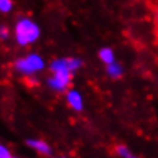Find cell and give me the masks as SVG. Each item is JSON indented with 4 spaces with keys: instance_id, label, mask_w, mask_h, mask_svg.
<instances>
[{
    "instance_id": "cell-3",
    "label": "cell",
    "mask_w": 158,
    "mask_h": 158,
    "mask_svg": "<svg viewBox=\"0 0 158 158\" xmlns=\"http://www.w3.org/2000/svg\"><path fill=\"white\" fill-rule=\"evenodd\" d=\"M73 73L64 71V73H55L47 78V86L56 93H66L71 83Z\"/></svg>"
},
{
    "instance_id": "cell-1",
    "label": "cell",
    "mask_w": 158,
    "mask_h": 158,
    "mask_svg": "<svg viewBox=\"0 0 158 158\" xmlns=\"http://www.w3.org/2000/svg\"><path fill=\"white\" fill-rule=\"evenodd\" d=\"M42 36L40 26L28 16L19 18L14 27V38L18 46L28 47L36 43Z\"/></svg>"
},
{
    "instance_id": "cell-7",
    "label": "cell",
    "mask_w": 158,
    "mask_h": 158,
    "mask_svg": "<svg viewBox=\"0 0 158 158\" xmlns=\"http://www.w3.org/2000/svg\"><path fill=\"white\" fill-rule=\"evenodd\" d=\"M123 73H125L123 66H122L121 63H118L117 60L106 66V74H107V77H110L111 79H119V78H122Z\"/></svg>"
},
{
    "instance_id": "cell-5",
    "label": "cell",
    "mask_w": 158,
    "mask_h": 158,
    "mask_svg": "<svg viewBox=\"0 0 158 158\" xmlns=\"http://www.w3.org/2000/svg\"><path fill=\"white\" fill-rule=\"evenodd\" d=\"M26 143L28 148L35 150V152L39 153V154H42V156L48 157V156H51V153H52L51 146L43 139H34V138H30V139L26 141Z\"/></svg>"
},
{
    "instance_id": "cell-12",
    "label": "cell",
    "mask_w": 158,
    "mask_h": 158,
    "mask_svg": "<svg viewBox=\"0 0 158 158\" xmlns=\"http://www.w3.org/2000/svg\"><path fill=\"white\" fill-rule=\"evenodd\" d=\"M12 154H11L10 149H7L4 145L0 143V158H11Z\"/></svg>"
},
{
    "instance_id": "cell-4",
    "label": "cell",
    "mask_w": 158,
    "mask_h": 158,
    "mask_svg": "<svg viewBox=\"0 0 158 158\" xmlns=\"http://www.w3.org/2000/svg\"><path fill=\"white\" fill-rule=\"evenodd\" d=\"M66 102L74 111H78V113L82 111L85 107L83 97H82V94L75 89H69L66 91Z\"/></svg>"
},
{
    "instance_id": "cell-15",
    "label": "cell",
    "mask_w": 158,
    "mask_h": 158,
    "mask_svg": "<svg viewBox=\"0 0 158 158\" xmlns=\"http://www.w3.org/2000/svg\"><path fill=\"white\" fill-rule=\"evenodd\" d=\"M11 158H19V157H11Z\"/></svg>"
},
{
    "instance_id": "cell-6",
    "label": "cell",
    "mask_w": 158,
    "mask_h": 158,
    "mask_svg": "<svg viewBox=\"0 0 158 158\" xmlns=\"http://www.w3.org/2000/svg\"><path fill=\"white\" fill-rule=\"evenodd\" d=\"M48 69H50V71L52 74H55V73H64V71L71 73L70 66H69V58H56V59H54V60L50 63Z\"/></svg>"
},
{
    "instance_id": "cell-13",
    "label": "cell",
    "mask_w": 158,
    "mask_h": 158,
    "mask_svg": "<svg viewBox=\"0 0 158 158\" xmlns=\"http://www.w3.org/2000/svg\"><path fill=\"white\" fill-rule=\"evenodd\" d=\"M55 158H66V157H55Z\"/></svg>"
},
{
    "instance_id": "cell-11",
    "label": "cell",
    "mask_w": 158,
    "mask_h": 158,
    "mask_svg": "<svg viewBox=\"0 0 158 158\" xmlns=\"http://www.w3.org/2000/svg\"><path fill=\"white\" fill-rule=\"evenodd\" d=\"M10 28L6 24H0V40H7L10 38Z\"/></svg>"
},
{
    "instance_id": "cell-14",
    "label": "cell",
    "mask_w": 158,
    "mask_h": 158,
    "mask_svg": "<svg viewBox=\"0 0 158 158\" xmlns=\"http://www.w3.org/2000/svg\"><path fill=\"white\" fill-rule=\"evenodd\" d=\"M157 20H158V12H157Z\"/></svg>"
},
{
    "instance_id": "cell-2",
    "label": "cell",
    "mask_w": 158,
    "mask_h": 158,
    "mask_svg": "<svg viewBox=\"0 0 158 158\" xmlns=\"http://www.w3.org/2000/svg\"><path fill=\"white\" fill-rule=\"evenodd\" d=\"M14 69L16 73L24 77H34L35 74L42 73L46 69V60L42 55L36 52H30L22 58H18L14 63Z\"/></svg>"
},
{
    "instance_id": "cell-10",
    "label": "cell",
    "mask_w": 158,
    "mask_h": 158,
    "mask_svg": "<svg viewBox=\"0 0 158 158\" xmlns=\"http://www.w3.org/2000/svg\"><path fill=\"white\" fill-rule=\"evenodd\" d=\"M12 10H14L12 0H0V12L2 14H10Z\"/></svg>"
},
{
    "instance_id": "cell-8",
    "label": "cell",
    "mask_w": 158,
    "mask_h": 158,
    "mask_svg": "<svg viewBox=\"0 0 158 158\" xmlns=\"http://www.w3.org/2000/svg\"><path fill=\"white\" fill-rule=\"evenodd\" d=\"M98 58L99 60L103 63V64H110V63L115 62V52L111 47H102V48L98 51Z\"/></svg>"
},
{
    "instance_id": "cell-9",
    "label": "cell",
    "mask_w": 158,
    "mask_h": 158,
    "mask_svg": "<svg viewBox=\"0 0 158 158\" xmlns=\"http://www.w3.org/2000/svg\"><path fill=\"white\" fill-rule=\"evenodd\" d=\"M115 153L119 156L121 158H138L135 154H133L130 150L126 148V146L123 145H118L117 148H115Z\"/></svg>"
}]
</instances>
